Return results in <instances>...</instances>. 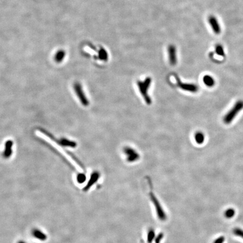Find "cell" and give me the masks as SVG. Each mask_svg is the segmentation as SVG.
Instances as JSON below:
<instances>
[{
  "mask_svg": "<svg viewBox=\"0 0 243 243\" xmlns=\"http://www.w3.org/2000/svg\"><path fill=\"white\" fill-rule=\"evenodd\" d=\"M151 83V79L150 77H147L144 81H138L137 86L140 93L141 95L143 97L145 103L147 105H150L151 104V99L149 96L148 91L150 87Z\"/></svg>",
  "mask_w": 243,
  "mask_h": 243,
  "instance_id": "6da1fadb",
  "label": "cell"
},
{
  "mask_svg": "<svg viewBox=\"0 0 243 243\" xmlns=\"http://www.w3.org/2000/svg\"><path fill=\"white\" fill-rule=\"evenodd\" d=\"M243 109V100H240L236 101L232 108L226 113L223 118V122L226 124L231 123L237 115Z\"/></svg>",
  "mask_w": 243,
  "mask_h": 243,
  "instance_id": "7a4b0ae2",
  "label": "cell"
},
{
  "mask_svg": "<svg viewBox=\"0 0 243 243\" xmlns=\"http://www.w3.org/2000/svg\"><path fill=\"white\" fill-rule=\"evenodd\" d=\"M74 89L76 95L78 97L80 102L83 106H87L89 105V101L83 91L82 86L78 82H76L74 85Z\"/></svg>",
  "mask_w": 243,
  "mask_h": 243,
  "instance_id": "3957f363",
  "label": "cell"
},
{
  "mask_svg": "<svg viewBox=\"0 0 243 243\" xmlns=\"http://www.w3.org/2000/svg\"><path fill=\"white\" fill-rule=\"evenodd\" d=\"M123 153L126 155L127 161L130 163H133L140 159V155L132 147L130 146L124 147Z\"/></svg>",
  "mask_w": 243,
  "mask_h": 243,
  "instance_id": "277c9868",
  "label": "cell"
},
{
  "mask_svg": "<svg viewBox=\"0 0 243 243\" xmlns=\"http://www.w3.org/2000/svg\"><path fill=\"white\" fill-rule=\"evenodd\" d=\"M175 78L177 80V86L184 91L192 93H197L198 91V86L196 85L189 83L182 82L181 80L177 77V76H175Z\"/></svg>",
  "mask_w": 243,
  "mask_h": 243,
  "instance_id": "5b68a950",
  "label": "cell"
},
{
  "mask_svg": "<svg viewBox=\"0 0 243 243\" xmlns=\"http://www.w3.org/2000/svg\"><path fill=\"white\" fill-rule=\"evenodd\" d=\"M208 21L213 32L217 35L221 34L222 29L218 19L214 15H210L208 19Z\"/></svg>",
  "mask_w": 243,
  "mask_h": 243,
  "instance_id": "8992f818",
  "label": "cell"
},
{
  "mask_svg": "<svg viewBox=\"0 0 243 243\" xmlns=\"http://www.w3.org/2000/svg\"><path fill=\"white\" fill-rule=\"evenodd\" d=\"M168 59L171 65H176L177 62V49L175 45H170L168 47Z\"/></svg>",
  "mask_w": 243,
  "mask_h": 243,
  "instance_id": "52a82bcc",
  "label": "cell"
},
{
  "mask_svg": "<svg viewBox=\"0 0 243 243\" xmlns=\"http://www.w3.org/2000/svg\"><path fill=\"white\" fill-rule=\"evenodd\" d=\"M100 178V173L98 172L95 171L93 172V173L91 175V177L89 178V181L87 182V185L84 187L83 188V191L84 192H87L89 190V188H91L93 185L94 184H95L96 182L97 181V180H99Z\"/></svg>",
  "mask_w": 243,
  "mask_h": 243,
  "instance_id": "ba28073f",
  "label": "cell"
},
{
  "mask_svg": "<svg viewBox=\"0 0 243 243\" xmlns=\"http://www.w3.org/2000/svg\"><path fill=\"white\" fill-rule=\"evenodd\" d=\"M13 141L7 140L5 144V149L3 152V156L5 158L8 159L13 154Z\"/></svg>",
  "mask_w": 243,
  "mask_h": 243,
  "instance_id": "9c48e42d",
  "label": "cell"
},
{
  "mask_svg": "<svg viewBox=\"0 0 243 243\" xmlns=\"http://www.w3.org/2000/svg\"><path fill=\"white\" fill-rule=\"evenodd\" d=\"M31 234L32 236L36 239L40 240L41 241H45L47 239V236L46 235V234L38 229H33L32 230Z\"/></svg>",
  "mask_w": 243,
  "mask_h": 243,
  "instance_id": "30bf717a",
  "label": "cell"
},
{
  "mask_svg": "<svg viewBox=\"0 0 243 243\" xmlns=\"http://www.w3.org/2000/svg\"><path fill=\"white\" fill-rule=\"evenodd\" d=\"M203 82L206 85V86L209 87H212L215 86V79L213 78L212 76L210 75H205L203 77Z\"/></svg>",
  "mask_w": 243,
  "mask_h": 243,
  "instance_id": "8fae6325",
  "label": "cell"
},
{
  "mask_svg": "<svg viewBox=\"0 0 243 243\" xmlns=\"http://www.w3.org/2000/svg\"><path fill=\"white\" fill-rule=\"evenodd\" d=\"M59 143L63 146L65 147H75L77 146V144L73 141H70L66 139H62L59 141Z\"/></svg>",
  "mask_w": 243,
  "mask_h": 243,
  "instance_id": "7c38bea8",
  "label": "cell"
},
{
  "mask_svg": "<svg viewBox=\"0 0 243 243\" xmlns=\"http://www.w3.org/2000/svg\"><path fill=\"white\" fill-rule=\"evenodd\" d=\"M194 138H195L196 142L199 145L203 144L205 141V135L202 132H200V131L196 132L195 133Z\"/></svg>",
  "mask_w": 243,
  "mask_h": 243,
  "instance_id": "4fadbf2b",
  "label": "cell"
},
{
  "mask_svg": "<svg viewBox=\"0 0 243 243\" xmlns=\"http://www.w3.org/2000/svg\"><path fill=\"white\" fill-rule=\"evenodd\" d=\"M108 54L104 48H101L99 52V58L100 60H103L104 62H106L108 60Z\"/></svg>",
  "mask_w": 243,
  "mask_h": 243,
  "instance_id": "5bb4252c",
  "label": "cell"
},
{
  "mask_svg": "<svg viewBox=\"0 0 243 243\" xmlns=\"http://www.w3.org/2000/svg\"><path fill=\"white\" fill-rule=\"evenodd\" d=\"M215 50V52L217 55L222 56V57L225 56V52L224 48L222 45L218 44V45H216Z\"/></svg>",
  "mask_w": 243,
  "mask_h": 243,
  "instance_id": "9a60e30c",
  "label": "cell"
},
{
  "mask_svg": "<svg viewBox=\"0 0 243 243\" xmlns=\"http://www.w3.org/2000/svg\"><path fill=\"white\" fill-rule=\"evenodd\" d=\"M76 180H77V182H78V184H83L86 181V175L84 174V173H78V174L77 175V176Z\"/></svg>",
  "mask_w": 243,
  "mask_h": 243,
  "instance_id": "2e32d148",
  "label": "cell"
},
{
  "mask_svg": "<svg viewBox=\"0 0 243 243\" xmlns=\"http://www.w3.org/2000/svg\"><path fill=\"white\" fill-rule=\"evenodd\" d=\"M235 214V211L233 208L227 209L225 212V216L227 218H231L234 217Z\"/></svg>",
  "mask_w": 243,
  "mask_h": 243,
  "instance_id": "e0dca14e",
  "label": "cell"
},
{
  "mask_svg": "<svg viewBox=\"0 0 243 243\" xmlns=\"http://www.w3.org/2000/svg\"><path fill=\"white\" fill-rule=\"evenodd\" d=\"M233 233L236 236H239L243 238V230H242L239 229V228H236V229H234Z\"/></svg>",
  "mask_w": 243,
  "mask_h": 243,
  "instance_id": "ac0fdd59",
  "label": "cell"
},
{
  "mask_svg": "<svg viewBox=\"0 0 243 243\" xmlns=\"http://www.w3.org/2000/svg\"><path fill=\"white\" fill-rule=\"evenodd\" d=\"M225 240V238L223 236H221L218 237L217 239H216L214 243H223Z\"/></svg>",
  "mask_w": 243,
  "mask_h": 243,
  "instance_id": "d6986e66",
  "label": "cell"
},
{
  "mask_svg": "<svg viewBox=\"0 0 243 243\" xmlns=\"http://www.w3.org/2000/svg\"><path fill=\"white\" fill-rule=\"evenodd\" d=\"M17 243H27L26 242H25L24 241H23V240H20V241H17Z\"/></svg>",
  "mask_w": 243,
  "mask_h": 243,
  "instance_id": "ffe728a7",
  "label": "cell"
}]
</instances>
